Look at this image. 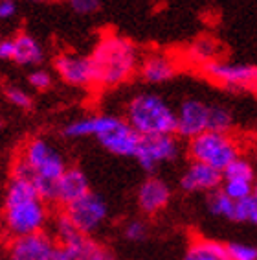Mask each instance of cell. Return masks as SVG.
Wrapping results in <instances>:
<instances>
[{
	"label": "cell",
	"mask_w": 257,
	"mask_h": 260,
	"mask_svg": "<svg viewBox=\"0 0 257 260\" xmlns=\"http://www.w3.org/2000/svg\"><path fill=\"white\" fill-rule=\"evenodd\" d=\"M52 216L50 203L31 181L10 175L2 200V227L8 240L42 233Z\"/></svg>",
	"instance_id": "obj_1"
},
{
	"label": "cell",
	"mask_w": 257,
	"mask_h": 260,
	"mask_svg": "<svg viewBox=\"0 0 257 260\" xmlns=\"http://www.w3.org/2000/svg\"><path fill=\"white\" fill-rule=\"evenodd\" d=\"M68 165L66 159L45 137H31L22 144L11 162V177L31 181L50 205L54 203L55 185Z\"/></svg>",
	"instance_id": "obj_2"
},
{
	"label": "cell",
	"mask_w": 257,
	"mask_h": 260,
	"mask_svg": "<svg viewBox=\"0 0 257 260\" xmlns=\"http://www.w3.org/2000/svg\"><path fill=\"white\" fill-rule=\"evenodd\" d=\"M94 74V87L114 89L127 83L140 69L138 46L123 35L107 34L96 43L89 54Z\"/></svg>",
	"instance_id": "obj_3"
},
{
	"label": "cell",
	"mask_w": 257,
	"mask_h": 260,
	"mask_svg": "<svg viewBox=\"0 0 257 260\" xmlns=\"http://www.w3.org/2000/svg\"><path fill=\"white\" fill-rule=\"evenodd\" d=\"M123 118L142 137L177 135V109L154 92L134 94L125 105Z\"/></svg>",
	"instance_id": "obj_4"
},
{
	"label": "cell",
	"mask_w": 257,
	"mask_h": 260,
	"mask_svg": "<svg viewBox=\"0 0 257 260\" xmlns=\"http://www.w3.org/2000/svg\"><path fill=\"white\" fill-rule=\"evenodd\" d=\"M188 155L195 162L208 165L223 174L233 160L241 157L239 144L230 133L206 131L188 142Z\"/></svg>",
	"instance_id": "obj_5"
},
{
	"label": "cell",
	"mask_w": 257,
	"mask_h": 260,
	"mask_svg": "<svg viewBox=\"0 0 257 260\" xmlns=\"http://www.w3.org/2000/svg\"><path fill=\"white\" fill-rule=\"evenodd\" d=\"M200 72L228 92H253L257 87V67L248 63H228L219 59L202 65Z\"/></svg>",
	"instance_id": "obj_6"
},
{
	"label": "cell",
	"mask_w": 257,
	"mask_h": 260,
	"mask_svg": "<svg viewBox=\"0 0 257 260\" xmlns=\"http://www.w3.org/2000/svg\"><path fill=\"white\" fill-rule=\"evenodd\" d=\"M63 210L77 227V231L87 236H94L110 216V205L98 192H90Z\"/></svg>",
	"instance_id": "obj_7"
},
{
	"label": "cell",
	"mask_w": 257,
	"mask_h": 260,
	"mask_svg": "<svg viewBox=\"0 0 257 260\" xmlns=\"http://www.w3.org/2000/svg\"><path fill=\"white\" fill-rule=\"evenodd\" d=\"M180 155V140L177 135L142 137L136 162L147 175H154L156 168L165 162H173Z\"/></svg>",
	"instance_id": "obj_8"
},
{
	"label": "cell",
	"mask_w": 257,
	"mask_h": 260,
	"mask_svg": "<svg viewBox=\"0 0 257 260\" xmlns=\"http://www.w3.org/2000/svg\"><path fill=\"white\" fill-rule=\"evenodd\" d=\"M105 151H109L116 157H131L134 159L140 150L142 135L128 124L125 118L114 115L107 129L96 139Z\"/></svg>",
	"instance_id": "obj_9"
},
{
	"label": "cell",
	"mask_w": 257,
	"mask_h": 260,
	"mask_svg": "<svg viewBox=\"0 0 257 260\" xmlns=\"http://www.w3.org/2000/svg\"><path fill=\"white\" fill-rule=\"evenodd\" d=\"M55 249H57V240L54 238V235L48 231H42V233L8 240L6 260H52Z\"/></svg>",
	"instance_id": "obj_10"
},
{
	"label": "cell",
	"mask_w": 257,
	"mask_h": 260,
	"mask_svg": "<svg viewBox=\"0 0 257 260\" xmlns=\"http://www.w3.org/2000/svg\"><path fill=\"white\" fill-rule=\"evenodd\" d=\"M209 104L198 98H186L177 107V137L191 140L208 131Z\"/></svg>",
	"instance_id": "obj_11"
},
{
	"label": "cell",
	"mask_w": 257,
	"mask_h": 260,
	"mask_svg": "<svg viewBox=\"0 0 257 260\" xmlns=\"http://www.w3.org/2000/svg\"><path fill=\"white\" fill-rule=\"evenodd\" d=\"M54 70L66 85L89 89L94 87V74H92V63L89 55L79 54H57L54 57Z\"/></svg>",
	"instance_id": "obj_12"
},
{
	"label": "cell",
	"mask_w": 257,
	"mask_h": 260,
	"mask_svg": "<svg viewBox=\"0 0 257 260\" xmlns=\"http://www.w3.org/2000/svg\"><path fill=\"white\" fill-rule=\"evenodd\" d=\"M223 185V174L215 168L202 162H195L191 160L188 168L178 179L180 190L186 194H213V192L221 190Z\"/></svg>",
	"instance_id": "obj_13"
},
{
	"label": "cell",
	"mask_w": 257,
	"mask_h": 260,
	"mask_svg": "<svg viewBox=\"0 0 257 260\" xmlns=\"http://www.w3.org/2000/svg\"><path fill=\"white\" fill-rule=\"evenodd\" d=\"M171 198H173V190L162 177L147 175L136 190V205L142 210V214L154 216L169 205Z\"/></svg>",
	"instance_id": "obj_14"
},
{
	"label": "cell",
	"mask_w": 257,
	"mask_h": 260,
	"mask_svg": "<svg viewBox=\"0 0 257 260\" xmlns=\"http://www.w3.org/2000/svg\"><path fill=\"white\" fill-rule=\"evenodd\" d=\"M90 181L79 166H68L57 185H55L54 205L66 209L68 205L75 203L77 200L90 194Z\"/></svg>",
	"instance_id": "obj_15"
},
{
	"label": "cell",
	"mask_w": 257,
	"mask_h": 260,
	"mask_svg": "<svg viewBox=\"0 0 257 260\" xmlns=\"http://www.w3.org/2000/svg\"><path fill=\"white\" fill-rule=\"evenodd\" d=\"M177 63H175L171 55L153 52V54L145 55L144 59H142L138 76L140 80L149 83V85H160V83L173 80L175 76H177Z\"/></svg>",
	"instance_id": "obj_16"
},
{
	"label": "cell",
	"mask_w": 257,
	"mask_h": 260,
	"mask_svg": "<svg viewBox=\"0 0 257 260\" xmlns=\"http://www.w3.org/2000/svg\"><path fill=\"white\" fill-rule=\"evenodd\" d=\"M182 260H232V256L224 242L195 235L186 245Z\"/></svg>",
	"instance_id": "obj_17"
},
{
	"label": "cell",
	"mask_w": 257,
	"mask_h": 260,
	"mask_svg": "<svg viewBox=\"0 0 257 260\" xmlns=\"http://www.w3.org/2000/svg\"><path fill=\"white\" fill-rule=\"evenodd\" d=\"M45 61V48L33 35L19 31L13 35V55L11 63L19 67H37Z\"/></svg>",
	"instance_id": "obj_18"
},
{
	"label": "cell",
	"mask_w": 257,
	"mask_h": 260,
	"mask_svg": "<svg viewBox=\"0 0 257 260\" xmlns=\"http://www.w3.org/2000/svg\"><path fill=\"white\" fill-rule=\"evenodd\" d=\"M112 120V115H92V116H83V118H75V120L68 122V124L63 125V133L64 139H90L94 137L98 139L107 125Z\"/></svg>",
	"instance_id": "obj_19"
},
{
	"label": "cell",
	"mask_w": 257,
	"mask_h": 260,
	"mask_svg": "<svg viewBox=\"0 0 257 260\" xmlns=\"http://www.w3.org/2000/svg\"><path fill=\"white\" fill-rule=\"evenodd\" d=\"M206 209L211 216L228 220L235 223V210H237V201L228 198L223 190H217L213 194L206 196Z\"/></svg>",
	"instance_id": "obj_20"
},
{
	"label": "cell",
	"mask_w": 257,
	"mask_h": 260,
	"mask_svg": "<svg viewBox=\"0 0 257 260\" xmlns=\"http://www.w3.org/2000/svg\"><path fill=\"white\" fill-rule=\"evenodd\" d=\"M221 54H223V46L213 37H198L189 48V57L197 61L200 67L211 63V61H219Z\"/></svg>",
	"instance_id": "obj_21"
},
{
	"label": "cell",
	"mask_w": 257,
	"mask_h": 260,
	"mask_svg": "<svg viewBox=\"0 0 257 260\" xmlns=\"http://www.w3.org/2000/svg\"><path fill=\"white\" fill-rule=\"evenodd\" d=\"M223 181H237V183H248V185H255L257 181V170L252 160L246 157H239L228 166L223 172Z\"/></svg>",
	"instance_id": "obj_22"
},
{
	"label": "cell",
	"mask_w": 257,
	"mask_h": 260,
	"mask_svg": "<svg viewBox=\"0 0 257 260\" xmlns=\"http://www.w3.org/2000/svg\"><path fill=\"white\" fill-rule=\"evenodd\" d=\"M233 127V115L226 105L211 104L209 105V125L208 131L215 133H230Z\"/></svg>",
	"instance_id": "obj_23"
},
{
	"label": "cell",
	"mask_w": 257,
	"mask_h": 260,
	"mask_svg": "<svg viewBox=\"0 0 257 260\" xmlns=\"http://www.w3.org/2000/svg\"><path fill=\"white\" fill-rule=\"evenodd\" d=\"M149 231H147V223H145L142 218H128L123 221L121 225V236L125 240L131 242V244H140L147 238Z\"/></svg>",
	"instance_id": "obj_24"
},
{
	"label": "cell",
	"mask_w": 257,
	"mask_h": 260,
	"mask_svg": "<svg viewBox=\"0 0 257 260\" xmlns=\"http://www.w3.org/2000/svg\"><path fill=\"white\" fill-rule=\"evenodd\" d=\"M4 98L8 100V104L17 107L20 111H31L33 109V98H31L24 89H20L17 85H4Z\"/></svg>",
	"instance_id": "obj_25"
},
{
	"label": "cell",
	"mask_w": 257,
	"mask_h": 260,
	"mask_svg": "<svg viewBox=\"0 0 257 260\" xmlns=\"http://www.w3.org/2000/svg\"><path fill=\"white\" fill-rule=\"evenodd\" d=\"M235 223H250L257 227V198L250 196L244 200L237 201L235 210Z\"/></svg>",
	"instance_id": "obj_26"
},
{
	"label": "cell",
	"mask_w": 257,
	"mask_h": 260,
	"mask_svg": "<svg viewBox=\"0 0 257 260\" xmlns=\"http://www.w3.org/2000/svg\"><path fill=\"white\" fill-rule=\"evenodd\" d=\"M226 249L232 260H257V245L242 240L226 242Z\"/></svg>",
	"instance_id": "obj_27"
},
{
	"label": "cell",
	"mask_w": 257,
	"mask_h": 260,
	"mask_svg": "<svg viewBox=\"0 0 257 260\" xmlns=\"http://www.w3.org/2000/svg\"><path fill=\"white\" fill-rule=\"evenodd\" d=\"M28 85L31 89L39 90V92H45V90H50L52 85H54V76L52 72L45 69H33L31 72H28Z\"/></svg>",
	"instance_id": "obj_28"
},
{
	"label": "cell",
	"mask_w": 257,
	"mask_h": 260,
	"mask_svg": "<svg viewBox=\"0 0 257 260\" xmlns=\"http://www.w3.org/2000/svg\"><path fill=\"white\" fill-rule=\"evenodd\" d=\"M253 186L255 185L237 183V181H223L221 190H223L228 198H232V200H235V201H241V200H244V198L253 196Z\"/></svg>",
	"instance_id": "obj_29"
},
{
	"label": "cell",
	"mask_w": 257,
	"mask_h": 260,
	"mask_svg": "<svg viewBox=\"0 0 257 260\" xmlns=\"http://www.w3.org/2000/svg\"><path fill=\"white\" fill-rule=\"evenodd\" d=\"M66 4L77 15H94L101 10V0H66Z\"/></svg>",
	"instance_id": "obj_30"
},
{
	"label": "cell",
	"mask_w": 257,
	"mask_h": 260,
	"mask_svg": "<svg viewBox=\"0 0 257 260\" xmlns=\"http://www.w3.org/2000/svg\"><path fill=\"white\" fill-rule=\"evenodd\" d=\"M87 260H118V256L114 255V251L109 249L107 245L96 242V244L92 245V249H90Z\"/></svg>",
	"instance_id": "obj_31"
},
{
	"label": "cell",
	"mask_w": 257,
	"mask_h": 260,
	"mask_svg": "<svg viewBox=\"0 0 257 260\" xmlns=\"http://www.w3.org/2000/svg\"><path fill=\"white\" fill-rule=\"evenodd\" d=\"M17 0H0V19L10 20L17 15Z\"/></svg>",
	"instance_id": "obj_32"
},
{
	"label": "cell",
	"mask_w": 257,
	"mask_h": 260,
	"mask_svg": "<svg viewBox=\"0 0 257 260\" xmlns=\"http://www.w3.org/2000/svg\"><path fill=\"white\" fill-rule=\"evenodd\" d=\"M13 55V37H4L0 41V57L4 61H11Z\"/></svg>",
	"instance_id": "obj_33"
},
{
	"label": "cell",
	"mask_w": 257,
	"mask_h": 260,
	"mask_svg": "<svg viewBox=\"0 0 257 260\" xmlns=\"http://www.w3.org/2000/svg\"><path fill=\"white\" fill-rule=\"evenodd\" d=\"M26 2H31V4H45L48 0H26Z\"/></svg>",
	"instance_id": "obj_34"
},
{
	"label": "cell",
	"mask_w": 257,
	"mask_h": 260,
	"mask_svg": "<svg viewBox=\"0 0 257 260\" xmlns=\"http://www.w3.org/2000/svg\"><path fill=\"white\" fill-rule=\"evenodd\" d=\"M253 196L257 198V181H255V186H253Z\"/></svg>",
	"instance_id": "obj_35"
},
{
	"label": "cell",
	"mask_w": 257,
	"mask_h": 260,
	"mask_svg": "<svg viewBox=\"0 0 257 260\" xmlns=\"http://www.w3.org/2000/svg\"><path fill=\"white\" fill-rule=\"evenodd\" d=\"M252 94H253V96H255V98H257V87H255V89H253V92H252Z\"/></svg>",
	"instance_id": "obj_36"
}]
</instances>
